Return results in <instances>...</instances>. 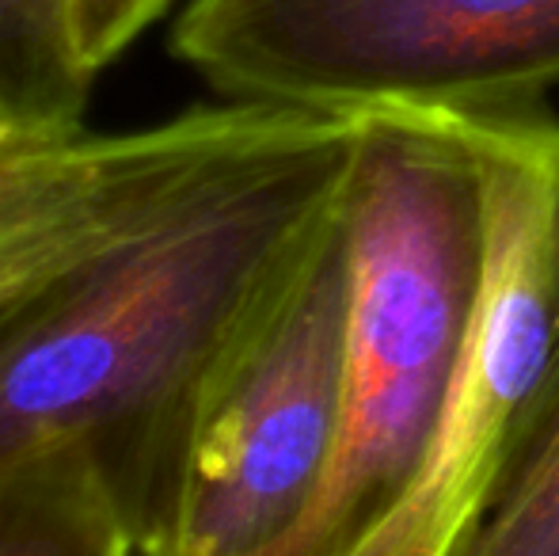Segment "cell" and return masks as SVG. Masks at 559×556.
I'll return each mask as SVG.
<instances>
[{"label": "cell", "mask_w": 559, "mask_h": 556, "mask_svg": "<svg viewBox=\"0 0 559 556\" xmlns=\"http://www.w3.org/2000/svg\"><path fill=\"white\" fill-rule=\"evenodd\" d=\"M358 130L274 107L176 206L0 309V469L76 453L138 556L160 549L210 404L335 217Z\"/></svg>", "instance_id": "6da1fadb"}, {"label": "cell", "mask_w": 559, "mask_h": 556, "mask_svg": "<svg viewBox=\"0 0 559 556\" xmlns=\"http://www.w3.org/2000/svg\"><path fill=\"white\" fill-rule=\"evenodd\" d=\"M346 222V416L332 484L297 556H358L427 469L468 363L491 202L476 119L358 115Z\"/></svg>", "instance_id": "7a4b0ae2"}, {"label": "cell", "mask_w": 559, "mask_h": 556, "mask_svg": "<svg viewBox=\"0 0 559 556\" xmlns=\"http://www.w3.org/2000/svg\"><path fill=\"white\" fill-rule=\"evenodd\" d=\"M171 54L233 104L484 119L559 88V0H191Z\"/></svg>", "instance_id": "3957f363"}, {"label": "cell", "mask_w": 559, "mask_h": 556, "mask_svg": "<svg viewBox=\"0 0 559 556\" xmlns=\"http://www.w3.org/2000/svg\"><path fill=\"white\" fill-rule=\"evenodd\" d=\"M346 324L350 222L343 194L217 389L176 522L153 556H297L343 442Z\"/></svg>", "instance_id": "277c9868"}, {"label": "cell", "mask_w": 559, "mask_h": 556, "mask_svg": "<svg viewBox=\"0 0 559 556\" xmlns=\"http://www.w3.org/2000/svg\"><path fill=\"white\" fill-rule=\"evenodd\" d=\"M491 245L468 363L419 484L358 556H453L559 370V119L484 115Z\"/></svg>", "instance_id": "5b68a950"}, {"label": "cell", "mask_w": 559, "mask_h": 556, "mask_svg": "<svg viewBox=\"0 0 559 556\" xmlns=\"http://www.w3.org/2000/svg\"><path fill=\"white\" fill-rule=\"evenodd\" d=\"M271 104L194 107L122 134H81L0 156V309L69 263L141 229L225 168Z\"/></svg>", "instance_id": "8992f818"}, {"label": "cell", "mask_w": 559, "mask_h": 556, "mask_svg": "<svg viewBox=\"0 0 559 556\" xmlns=\"http://www.w3.org/2000/svg\"><path fill=\"white\" fill-rule=\"evenodd\" d=\"M96 76L81 46L76 0H0V145L81 134Z\"/></svg>", "instance_id": "52a82bcc"}, {"label": "cell", "mask_w": 559, "mask_h": 556, "mask_svg": "<svg viewBox=\"0 0 559 556\" xmlns=\"http://www.w3.org/2000/svg\"><path fill=\"white\" fill-rule=\"evenodd\" d=\"M0 556H138L76 453L0 469Z\"/></svg>", "instance_id": "ba28073f"}, {"label": "cell", "mask_w": 559, "mask_h": 556, "mask_svg": "<svg viewBox=\"0 0 559 556\" xmlns=\"http://www.w3.org/2000/svg\"><path fill=\"white\" fill-rule=\"evenodd\" d=\"M453 556H559V370Z\"/></svg>", "instance_id": "9c48e42d"}, {"label": "cell", "mask_w": 559, "mask_h": 556, "mask_svg": "<svg viewBox=\"0 0 559 556\" xmlns=\"http://www.w3.org/2000/svg\"><path fill=\"white\" fill-rule=\"evenodd\" d=\"M171 0H76V23H81L84 58L96 73L122 58L133 38L153 27Z\"/></svg>", "instance_id": "30bf717a"}, {"label": "cell", "mask_w": 559, "mask_h": 556, "mask_svg": "<svg viewBox=\"0 0 559 556\" xmlns=\"http://www.w3.org/2000/svg\"><path fill=\"white\" fill-rule=\"evenodd\" d=\"M4 153H8V149H4V145H0V156H4Z\"/></svg>", "instance_id": "8fae6325"}]
</instances>
